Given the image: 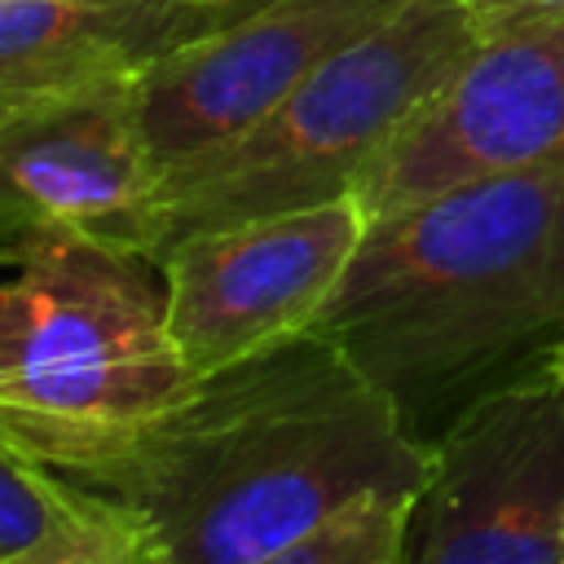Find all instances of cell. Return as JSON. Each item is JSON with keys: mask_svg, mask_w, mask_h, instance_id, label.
I'll return each instance as SVG.
<instances>
[{"mask_svg": "<svg viewBox=\"0 0 564 564\" xmlns=\"http://www.w3.org/2000/svg\"><path fill=\"white\" fill-rule=\"evenodd\" d=\"M463 4H467L471 26H476V40H489V35L516 31L524 22L564 13V0H463Z\"/></svg>", "mask_w": 564, "mask_h": 564, "instance_id": "13", "label": "cell"}, {"mask_svg": "<svg viewBox=\"0 0 564 564\" xmlns=\"http://www.w3.org/2000/svg\"><path fill=\"white\" fill-rule=\"evenodd\" d=\"M427 441L564 344V154L370 220L313 322Z\"/></svg>", "mask_w": 564, "mask_h": 564, "instance_id": "2", "label": "cell"}, {"mask_svg": "<svg viewBox=\"0 0 564 564\" xmlns=\"http://www.w3.org/2000/svg\"><path fill=\"white\" fill-rule=\"evenodd\" d=\"M427 449L410 564H560L564 383L524 370L467 401Z\"/></svg>", "mask_w": 564, "mask_h": 564, "instance_id": "5", "label": "cell"}, {"mask_svg": "<svg viewBox=\"0 0 564 564\" xmlns=\"http://www.w3.org/2000/svg\"><path fill=\"white\" fill-rule=\"evenodd\" d=\"M471 44L476 26L463 0H405L242 137L159 176L154 260L198 229L357 194L383 145L454 75Z\"/></svg>", "mask_w": 564, "mask_h": 564, "instance_id": "4", "label": "cell"}, {"mask_svg": "<svg viewBox=\"0 0 564 564\" xmlns=\"http://www.w3.org/2000/svg\"><path fill=\"white\" fill-rule=\"evenodd\" d=\"M427 441L322 330L194 375L88 485L132 502L163 564H251L383 489H423Z\"/></svg>", "mask_w": 564, "mask_h": 564, "instance_id": "1", "label": "cell"}, {"mask_svg": "<svg viewBox=\"0 0 564 564\" xmlns=\"http://www.w3.org/2000/svg\"><path fill=\"white\" fill-rule=\"evenodd\" d=\"M533 370H538V375H546V379H555V383H564V344H560L555 352H546Z\"/></svg>", "mask_w": 564, "mask_h": 564, "instance_id": "14", "label": "cell"}, {"mask_svg": "<svg viewBox=\"0 0 564 564\" xmlns=\"http://www.w3.org/2000/svg\"><path fill=\"white\" fill-rule=\"evenodd\" d=\"M159 555L145 516L119 494L0 445V564H93Z\"/></svg>", "mask_w": 564, "mask_h": 564, "instance_id": "11", "label": "cell"}, {"mask_svg": "<svg viewBox=\"0 0 564 564\" xmlns=\"http://www.w3.org/2000/svg\"><path fill=\"white\" fill-rule=\"evenodd\" d=\"M4 225H48L154 256L159 163L137 84L0 110Z\"/></svg>", "mask_w": 564, "mask_h": 564, "instance_id": "9", "label": "cell"}, {"mask_svg": "<svg viewBox=\"0 0 564 564\" xmlns=\"http://www.w3.org/2000/svg\"><path fill=\"white\" fill-rule=\"evenodd\" d=\"M370 216L357 194L185 234L159 251L167 322L194 375L313 330L344 282Z\"/></svg>", "mask_w": 564, "mask_h": 564, "instance_id": "6", "label": "cell"}, {"mask_svg": "<svg viewBox=\"0 0 564 564\" xmlns=\"http://www.w3.org/2000/svg\"><path fill=\"white\" fill-rule=\"evenodd\" d=\"M234 18L212 0H0V110L137 84Z\"/></svg>", "mask_w": 564, "mask_h": 564, "instance_id": "10", "label": "cell"}, {"mask_svg": "<svg viewBox=\"0 0 564 564\" xmlns=\"http://www.w3.org/2000/svg\"><path fill=\"white\" fill-rule=\"evenodd\" d=\"M401 4L405 0H269L159 57L137 79V110L159 176L242 137L322 62L388 22Z\"/></svg>", "mask_w": 564, "mask_h": 564, "instance_id": "8", "label": "cell"}, {"mask_svg": "<svg viewBox=\"0 0 564 564\" xmlns=\"http://www.w3.org/2000/svg\"><path fill=\"white\" fill-rule=\"evenodd\" d=\"M560 564H564V542H560Z\"/></svg>", "mask_w": 564, "mask_h": 564, "instance_id": "17", "label": "cell"}, {"mask_svg": "<svg viewBox=\"0 0 564 564\" xmlns=\"http://www.w3.org/2000/svg\"><path fill=\"white\" fill-rule=\"evenodd\" d=\"M212 4H229V9H238V13H251V9H260V4H269V0H212Z\"/></svg>", "mask_w": 564, "mask_h": 564, "instance_id": "15", "label": "cell"}, {"mask_svg": "<svg viewBox=\"0 0 564 564\" xmlns=\"http://www.w3.org/2000/svg\"><path fill=\"white\" fill-rule=\"evenodd\" d=\"M185 383L154 256L70 229L4 225V449L93 480Z\"/></svg>", "mask_w": 564, "mask_h": 564, "instance_id": "3", "label": "cell"}, {"mask_svg": "<svg viewBox=\"0 0 564 564\" xmlns=\"http://www.w3.org/2000/svg\"><path fill=\"white\" fill-rule=\"evenodd\" d=\"M93 564H163L159 555H141V560H93Z\"/></svg>", "mask_w": 564, "mask_h": 564, "instance_id": "16", "label": "cell"}, {"mask_svg": "<svg viewBox=\"0 0 564 564\" xmlns=\"http://www.w3.org/2000/svg\"><path fill=\"white\" fill-rule=\"evenodd\" d=\"M564 154V13L476 40L357 185L370 220Z\"/></svg>", "mask_w": 564, "mask_h": 564, "instance_id": "7", "label": "cell"}, {"mask_svg": "<svg viewBox=\"0 0 564 564\" xmlns=\"http://www.w3.org/2000/svg\"><path fill=\"white\" fill-rule=\"evenodd\" d=\"M419 489L370 494L251 564H410Z\"/></svg>", "mask_w": 564, "mask_h": 564, "instance_id": "12", "label": "cell"}]
</instances>
